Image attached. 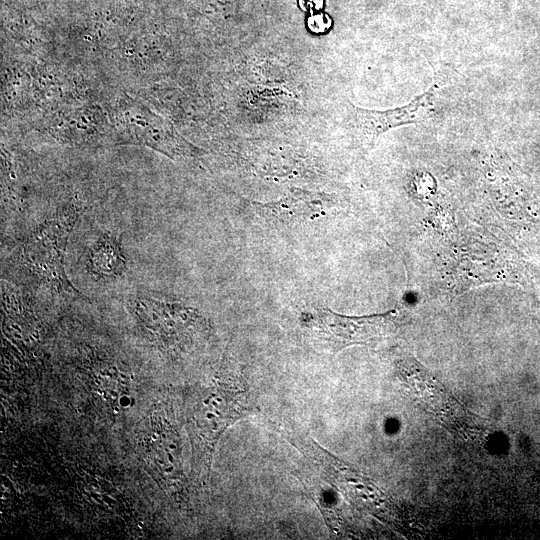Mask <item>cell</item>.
Segmentation results:
<instances>
[{"label":"cell","instance_id":"cell-1","mask_svg":"<svg viewBox=\"0 0 540 540\" xmlns=\"http://www.w3.org/2000/svg\"><path fill=\"white\" fill-rule=\"evenodd\" d=\"M80 213L75 203L55 213L27 236L19 255L21 263L36 279L69 296H80L64 270L66 245Z\"/></svg>","mask_w":540,"mask_h":540},{"label":"cell","instance_id":"cell-2","mask_svg":"<svg viewBox=\"0 0 540 540\" xmlns=\"http://www.w3.org/2000/svg\"><path fill=\"white\" fill-rule=\"evenodd\" d=\"M312 321L320 335L333 352L348 346L373 344L395 327L393 313L363 317H348L336 314L329 309H318Z\"/></svg>","mask_w":540,"mask_h":540},{"label":"cell","instance_id":"cell-3","mask_svg":"<svg viewBox=\"0 0 540 540\" xmlns=\"http://www.w3.org/2000/svg\"><path fill=\"white\" fill-rule=\"evenodd\" d=\"M440 88L441 82L435 79L432 86L408 104L383 111L349 104L352 124L362 135L374 140L390 129L419 123L431 115Z\"/></svg>","mask_w":540,"mask_h":540},{"label":"cell","instance_id":"cell-4","mask_svg":"<svg viewBox=\"0 0 540 540\" xmlns=\"http://www.w3.org/2000/svg\"><path fill=\"white\" fill-rule=\"evenodd\" d=\"M123 108L121 122L125 123L124 133L131 142L148 146L174 159L194 157L200 153L163 120L149 111H142L141 106L127 103Z\"/></svg>","mask_w":540,"mask_h":540},{"label":"cell","instance_id":"cell-5","mask_svg":"<svg viewBox=\"0 0 540 540\" xmlns=\"http://www.w3.org/2000/svg\"><path fill=\"white\" fill-rule=\"evenodd\" d=\"M331 200L332 196L325 193L292 189L275 202L253 204L267 218L283 224H293L325 216Z\"/></svg>","mask_w":540,"mask_h":540},{"label":"cell","instance_id":"cell-6","mask_svg":"<svg viewBox=\"0 0 540 540\" xmlns=\"http://www.w3.org/2000/svg\"><path fill=\"white\" fill-rule=\"evenodd\" d=\"M88 267L99 277H114L125 268V257L117 241L105 236L99 239L88 254Z\"/></svg>","mask_w":540,"mask_h":540}]
</instances>
